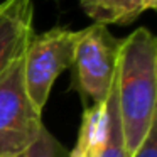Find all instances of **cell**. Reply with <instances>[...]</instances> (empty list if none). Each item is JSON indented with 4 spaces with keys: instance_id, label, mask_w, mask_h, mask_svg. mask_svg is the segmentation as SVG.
Here are the masks:
<instances>
[{
    "instance_id": "obj_1",
    "label": "cell",
    "mask_w": 157,
    "mask_h": 157,
    "mask_svg": "<svg viewBox=\"0 0 157 157\" xmlns=\"http://www.w3.org/2000/svg\"><path fill=\"white\" fill-rule=\"evenodd\" d=\"M115 81L125 147L132 155L157 120V39L147 27L122 39Z\"/></svg>"
},
{
    "instance_id": "obj_10",
    "label": "cell",
    "mask_w": 157,
    "mask_h": 157,
    "mask_svg": "<svg viewBox=\"0 0 157 157\" xmlns=\"http://www.w3.org/2000/svg\"><path fill=\"white\" fill-rule=\"evenodd\" d=\"M130 157H157V120L149 128L144 142Z\"/></svg>"
},
{
    "instance_id": "obj_2",
    "label": "cell",
    "mask_w": 157,
    "mask_h": 157,
    "mask_svg": "<svg viewBox=\"0 0 157 157\" xmlns=\"http://www.w3.org/2000/svg\"><path fill=\"white\" fill-rule=\"evenodd\" d=\"M79 31L54 27L32 34L24 51V83L29 100L39 113L48 103L56 78L75 61Z\"/></svg>"
},
{
    "instance_id": "obj_11",
    "label": "cell",
    "mask_w": 157,
    "mask_h": 157,
    "mask_svg": "<svg viewBox=\"0 0 157 157\" xmlns=\"http://www.w3.org/2000/svg\"><path fill=\"white\" fill-rule=\"evenodd\" d=\"M150 4L154 5V9H157V0H150Z\"/></svg>"
},
{
    "instance_id": "obj_12",
    "label": "cell",
    "mask_w": 157,
    "mask_h": 157,
    "mask_svg": "<svg viewBox=\"0 0 157 157\" xmlns=\"http://www.w3.org/2000/svg\"><path fill=\"white\" fill-rule=\"evenodd\" d=\"M17 157H22V155H17Z\"/></svg>"
},
{
    "instance_id": "obj_4",
    "label": "cell",
    "mask_w": 157,
    "mask_h": 157,
    "mask_svg": "<svg viewBox=\"0 0 157 157\" xmlns=\"http://www.w3.org/2000/svg\"><path fill=\"white\" fill-rule=\"evenodd\" d=\"M120 46L122 39L115 37L106 25L93 24L79 31L73 68L83 100L91 98L93 105L106 100L115 79Z\"/></svg>"
},
{
    "instance_id": "obj_6",
    "label": "cell",
    "mask_w": 157,
    "mask_h": 157,
    "mask_svg": "<svg viewBox=\"0 0 157 157\" xmlns=\"http://www.w3.org/2000/svg\"><path fill=\"white\" fill-rule=\"evenodd\" d=\"M81 9L95 24L128 25L145 10H155L150 0H79Z\"/></svg>"
},
{
    "instance_id": "obj_5",
    "label": "cell",
    "mask_w": 157,
    "mask_h": 157,
    "mask_svg": "<svg viewBox=\"0 0 157 157\" xmlns=\"http://www.w3.org/2000/svg\"><path fill=\"white\" fill-rule=\"evenodd\" d=\"M32 0H5L0 4V76L25 51L32 27Z\"/></svg>"
},
{
    "instance_id": "obj_3",
    "label": "cell",
    "mask_w": 157,
    "mask_h": 157,
    "mask_svg": "<svg viewBox=\"0 0 157 157\" xmlns=\"http://www.w3.org/2000/svg\"><path fill=\"white\" fill-rule=\"evenodd\" d=\"M42 127L24 83V52L0 76V157H17Z\"/></svg>"
},
{
    "instance_id": "obj_7",
    "label": "cell",
    "mask_w": 157,
    "mask_h": 157,
    "mask_svg": "<svg viewBox=\"0 0 157 157\" xmlns=\"http://www.w3.org/2000/svg\"><path fill=\"white\" fill-rule=\"evenodd\" d=\"M108 130V113L106 103H95L88 106L83 113L78 140L71 157H98L106 142Z\"/></svg>"
},
{
    "instance_id": "obj_9",
    "label": "cell",
    "mask_w": 157,
    "mask_h": 157,
    "mask_svg": "<svg viewBox=\"0 0 157 157\" xmlns=\"http://www.w3.org/2000/svg\"><path fill=\"white\" fill-rule=\"evenodd\" d=\"M59 155H61V145L44 125L41 127L37 137L32 140L31 145L22 154V157H59Z\"/></svg>"
},
{
    "instance_id": "obj_8",
    "label": "cell",
    "mask_w": 157,
    "mask_h": 157,
    "mask_svg": "<svg viewBox=\"0 0 157 157\" xmlns=\"http://www.w3.org/2000/svg\"><path fill=\"white\" fill-rule=\"evenodd\" d=\"M106 113H108V130H106V142L103 145L98 157H130L125 147V137L120 122L118 100H117V81L113 79L110 93L105 100Z\"/></svg>"
}]
</instances>
